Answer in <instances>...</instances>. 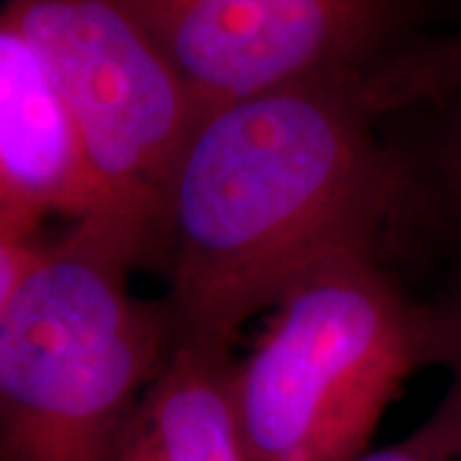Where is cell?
Masks as SVG:
<instances>
[{
  "label": "cell",
  "mask_w": 461,
  "mask_h": 461,
  "mask_svg": "<svg viewBox=\"0 0 461 461\" xmlns=\"http://www.w3.org/2000/svg\"><path fill=\"white\" fill-rule=\"evenodd\" d=\"M362 75H330L200 115L167 182L157 249L169 346L226 357L251 315L346 254H375L405 169L375 133Z\"/></svg>",
  "instance_id": "1"
},
{
  "label": "cell",
  "mask_w": 461,
  "mask_h": 461,
  "mask_svg": "<svg viewBox=\"0 0 461 461\" xmlns=\"http://www.w3.org/2000/svg\"><path fill=\"white\" fill-rule=\"evenodd\" d=\"M131 267L85 223L41 249L0 315V461H115L169 354L165 311L133 295Z\"/></svg>",
  "instance_id": "2"
},
{
  "label": "cell",
  "mask_w": 461,
  "mask_h": 461,
  "mask_svg": "<svg viewBox=\"0 0 461 461\" xmlns=\"http://www.w3.org/2000/svg\"><path fill=\"white\" fill-rule=\"evenodd\" d=\"M436 348V329L375 254L321 264L275 303L259 344L230 364L251 461H357L387 405Z\"/></svg>",
  "instance_id": "3"
},
{
  "label": "cell",
  "mask_w": 461,
  "mask_h": 461,
  "mask_svg": "<svg viewBox=\"0 0 461 461\" xmlns=\"http://www.w3.org/2000/svg\"><path fill=\"white\" fill-rule=\"evenodd\" d=\"M47 67L93 185V226L133 264L157 249L167 182L203 115L129 0H5Z\"/></svg>",
  "instance_id": "4"
},
{
  "label": "cell",
  "mask_w": 461,
  "mask_h": 461,
  "mask_svg": "<svg viewBox=\"0 0 461 461\" xmlns=\"http://www.w3.org/2000/svg\"><path fill=\"white\" fill-rule=\"evenodd\" d=\"M211 111L330 75H359L393 23L390 0H129Z\"/></svg>",
  "instance_id": "5"
},
{
  "label": "cell",
  "mask_w": 461,
  "mask_h": 461,
  "mask_svg": "<svg viewBox=\"0 0 461 461\" xmlns=\"http://www.w3.org/2000/svg\"><path fill=\"white\" fill-rule=\"evenodd\" d=\"M0 169L41 218L93 223L95 198L77 133L47 67L0 16Z\"/></svg>",
  "instance_id": "6"
},
{
  "label": "cell",
  "mask_w": 461,
  "mask_h": 461,
  "mask_svg": "<svg viewBox=\"0 0 461 461\" xmlns=\"http://www.w3.org/2000/svg\"><path fill=\"white\" fill-rule=\"evenodd\" d=\"M229 372L221 354L169 346L115 461H251L230 402Z\"/></svg>",
  "instance_id": "7"
},
{
  "label": "cell",
  "mask_w": 461,
  "mask_h": 461,
  "mask_svg": "<svg viewBox=\"0 0 461 461\" xmlns=\"http://www.w3.org/2000/svg\"><path fill=\"white\" fill-rule=\"evenodd\" d=\"M369 87L379 108H393L397 103L429 98L438 93L456 95L459 111L446 147V177L461 205V41L429 57H415L384 67L369 77Z\"/></svg>",
  "instance_id": "8"
},
{
  "label": "cell",
  "mask_w": 461,
  "mask_h": 461,
  "mask_svg": "<svg viewBox=\"0 0 461 461\" xmlns=\"http://www.w3.org/2000/svg\"><path fill=\"white\" fill-rule=\"evenodd\" d=\"M357 461H461V418L438 411L408 441L369 448Z\"/></svg>",
  "instance_id": "9"
},
{
  "label": "cell",
  "mask_w": 461,
  "mask_h": 461,
  "mask_svg": "<svg viewBox=\"0 0 461 461\" xmlns=\"http://www.w3.org/2000/svg\"><path fill=\"white\" fill-rule=\"evenodd\" d=\"M39 254L41 247H33L32 241L0 239V315L8 308L11 297L16 295L18 285L29 275Z\"/></svg>",
  "instance_id": "10"
},
{
  "label": "cell",
  "mask_w": 461,
  "mask_h": 461,
  "mask_svg": "<svg viewBox=\"0 0 461 461\" xmlns=\"http://www.w3.org/2000/svg\"><path fill=\"white\" fill-rule=\"evenodd\" d=\"M41 223V215L33 211L0 169V239L32 241V233Z\"/></svg>",
  "instance_id": "11"
},
{
  "label": "cell",
  "mask_w": 461,
  "mask_h": 461,
  "mask_svg": "<svg viewBox=\"0 0 461 461\" xmlns=\"http://www.w3.org/2000/svg\"><path fill=\"white\" fill-rule=\"evenodd\" d=\"M436 348L446 351L451 369H454V387H451V395L444 402V408L461 415V305L444 329L436 330Z\"/></svg>",
  "instance_id": "12"
}]
</instances>
